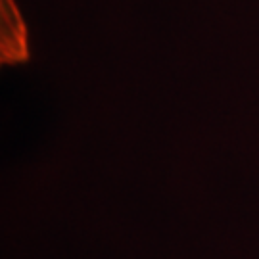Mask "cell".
Segmentation results:
<instances>
[{
    "mask_svg": "<svg viewBox=\"0 0 259 259\" xmlns=\"http://www.w3.org/2000/svg\"><path fill=\"white\" fill-rule=\"evenodd\" d=\"M0 50L4 62L21 60L27 52L25 23L14 0H0Z\"/></svg>",
    "mask_w": 259,
    "mask_h": 259,
    "instance_id": "1",
    "label": "cell"
}]
</instances>
